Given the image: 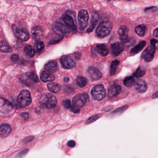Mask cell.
Returning <instances> with one entry per match:
<instances>
[{
    "mask_svg": "<svg viewBox=\"0 0 158 158\" xmlns=\"http://www.w3.org/2000/svg\"><path fill=\"white\" fill-rule=\"evenodd\" d=\"M135 80L132 76L128 77H126L123 81V84L125 86L127 87H131L135 85Z\"/></svg>",
    "mask_w": 158,
    "mask_h": 158,
    "instance_id": "f1b7e54d",
    "label": "cell"
},
{
    "mask_svg": "<svg viewBox=\"0 0 158 158\" xmlns=\"http://www.w3.org/2000/svg\"><path fill=\"white\" fill-rule=\"evenodd\" d=\"M11 131V127L8 124H4L0 126V136H7L10 134Z\"/></svg>",
    "mask_w": 158,
    "mask_h": 158,
    "instance_id": "603a6c76",
    "label": "cell"
},
{
    "mask_svg": "<svg viewBox=\"0 0 158 158\" xmlns=\"http://www.w3.org/2000/svg\"><path fill=\"white\" fill-rule=\"evenodd\" d=\"M28 152V149H25L23 150V151L19 152L17 156H16V158H22V157H23L24 156L26 155L27 152Z\"/></svg>",
    "mask_w": 158,
    "mask_h": 158,
    "instance_id": "d590c367",
    "label": "cell"
},
{
    "mask_svg": "<svg viewBox=\"0 0 158 158\" xmlns=\"http://www.w3.org/2000/svg\"><path fill=\"white\" fill-rule=\"evenodd\" d=\"M99 118V116L98 115H94V116H91L89 119L87 120L86 123H92L93 122H95L96 120H98Z\"/></svg>",
    "mask_w": 158,
    "mask_h": 158,
    "instance_id": "e575fe53",
    "label": "cell"
},
{
    "mask_svg": "<svg viewBox=\"0 0 158 158\" xmlns=\"http://www.w3.org/2000/svg\"><path fill=\"white\" fill-rule=\"evenodd\" d=\"M157 41L155 40L154 39H152L151 40H150V43L151 44L152 47H154V48H156V47H157Z\"/></svg>",
    "mask_w": 158,
    "mask_h": 158,
    "instance_id": "f6af8a7d",
    "label": "cell"
},
{
    "mask_svg": "<svg viewBox=\"0 0 158 158\" xmlns=\"http://www.w3.org/2000/svg\"><path fill=\"white\" fill-rule=\"evenodd\" d=\"M158 28H156V29L154 30V32H153V36L155 38H158Z\"/></svg>",
    "mask_w": 158,
    "mask_h": 158,
    "instance_id": "bcb514c9",
    "label": "cell"
},
{
    "mask_svg": "<svg viewBox=\"0 0 158 158\" xmlns=\"http://www.w3.org/2000/svg\"><path fill=\"white\" fill-rule=\"evenodd\" d=\"M17 102L21 108H24L29 106L32 102L30 92L26 89L22 90L17 98Z\"/></svg>",
    "mask_w": 158,
    "mask_h": 158,
    "instance_id": "277c9868",
    "label": "cell"
},
{
    "mask_svg": "<svg viewBox=\"0 0 158 158\" xmlns=\"http://www.w3.org/2000/svg\"><path fill=\"white\" fill-rule=\"evenodd\" d=\"M89 20V15L85 10H81L78 13V28L81 31H83L86 27Z\"/></svg>",
    "mask_w": 158,
    "mask_h": 158,
    "instance_id": "ba28073f",
    "label": "cell"
},
{
    "mask_svg": "<svg viewBox=\"0 0 158 158\" xmlns=\"http://www.w3.org/2000/svg\"><path fill=\"white\" fill-rule=\"evenodd\" d=\"M45 69L46 71L52 73L57 72L59 69L58 64L55 61H50L45 65Z\"/></svg>",
    "mask_w": 158,
    "mask_h": 158,
    "instance_id": "ffe728a7",
    "label": "cell"
},
{
    "mask_svg": "<svg viewBox=\"0 0 158 158\" xmlns=\"http://www.w3.org/2000/svg\"><path fill=\"white\" fill-rule=\"evenodd\" d=\"M113 24L108 21L100 23L96 30V35L98 37L103 38L110 35L112 29Z\"/></svg>",
    "mask_w": 158,
    "mask_h": 158,
    "instance_id": "6da1fadb",
    "label": "cell"
},
{
    "mask_svg": "<svg viewBox=\"0 0 158 158\" xmlns=\"http://www.w3.org/2000/svg\"><path fill=\"white\" fill-rule=\"evenodd\" d=\"M71 111L72 112L74 113H78L80 112V110L79 108H77L73 106V107H71Z\"/></svg>",
    "mask_w": 158,
    "mask_h": 158,
    "instance_id": "b9f144b4",
    "label": "cell"
},
{
    "mask_svg": "<svg viewBox=\"0 0 158 158\" xmlns=\"http://www.w3.org/2000/svg\"><path fill=\"white\" fill-rule=\"evenodd\" d=\"M135 41L134 38H128V39L124 44H126L127 46H131V45H133V44H135Z\"/></svg>",
    "mask_w": 158,
    "mask_h": 158,
    "instance_id": "74e56055",
    "label": "cell"
},
{
    "mask_svg": "<svg viewBox=\"0 0 158 158\" xmlns=\"http://www.w3.org/2000/svg\"><path fill=\"white\" fill-rule=\"evenodd\" d=\"M76 83L79 87L83 88L85 86L87 83V81L85 77H78L77 79Z\"/></svg>",
    "mask_w": 158,
    "mask_h": 158,
    "instance_id": "1f68e13d",
    "label": "cell"
},
{
    "mask_svg": "<svg viewBox=\"0 0 158 158\" xmlns=\"http://www.w3.org/2000/svg\"><path fill=\"white\" fill-rule=\"evenodd\" d=\"M88 73L90 78L93 80H98L101 79L102 75L100 71L94 67H89L88 70Z\"/></svg>",
    "mask_w": 158,
    "mask_h": 158,
    "instance_id": "2e32d148",
    "label": "cell"
},
{
    "mask_svg": "<svg viewBox=\"0 0 158 158\" xmlns=\"http://www.w3.org/2000/svg\"><path fill=\"white\" fill-rule=\"evenodd\" d=\"M40 79L44 82H52L55 79V76L52 73L44 71L41 73Z\"/></svg>",
    "mask_w": 158,
    "mask_h": 158,
    "instance_id": "44dd1931",
    "label": "cell"
},
{
    "mask_svg": "<svg viewBox=\"0 0 158 158\" xmlns=\"http://www.w3.org/2000/svg\"><path fill=\"white\" fill-rule=\"evenodd\" d=\"M99 19V15L97 12H94L92 14V17H91V22H90V24L89 27L88 28L87 30V32L88 33H90L93 32L94 28L96 27L97 23H98V21Z\"/></svg>",
    "mask_w": 158,
    "mask_h": 158,
    "instance_id": "d6986e66",
    "label": "cell"
},
{
    "mask_svg": "<svg viewBox=\"0 0 158 158\" xmlns=\"http://www.w3.org/2000/svg\"><path fill=\"white\" fill-rule=\"evenodd\" d=\"M45 45L43 42L41 41H37L35 44V48L37 52H40L44 49Z\"/></svg>",
    "mask_w": 158,
    "mask_h": 158,
    "instance_id": "d6a6232c",
    "label": "cell"
},
{
    "mask_svg": "<svg viewBox=\"0 0 158 158\" xmlns=\"http://www.w3.org/2000/svg\"><path fill=\"white\" fill-rule=\"evenodd\" d=\"M63 21L66 26L73 32L77 31L76 21L73 12L71 11H67L62 17Z\"/></svg>",
    "mask_w": 158,
    "mask_h": 158,
    "instance_id": "3957f363",
    "label": "cell"
},
{
    "mask_svg": "<svg viewBox=\"0 0 158 158\" xmlns=\"http://www.w3.org/2000/svg\"><path fill=\"white\" fill-rule=\"evenodd\" d=\"M147 28L144 25L138 26L135 28V32L140 37H143L146 34Z\"/></svg>",
    "mask_w": 158,
    "mask_h": 158,
    "instance_id": "83f0119b",
    "label": "cell"
},
{
    "mask_svg": "<svg viewBox=\"0 0 158 158\" xmlns=\"http://www.w3.org/2000/svg\"><path fill=\"white\" fill-rule=\"evenodd\" d=\"M21 81L26 85L31 86L35 83L38 82V78L35 73L29 72L22 76Z\"/></svg>",
    "mask_w": 158,
    "mask_h": 158,
    "instance_id": "52a82bcc",
    "label": "cell"
},
{
    "mask_svg": "<svg viewBox=\"0 0 158 158\" xmlns=\"http://www.w3.org/2000/svg\"><path fill=\"white\" fill-rule=\"evenodd\" d=\"M122 88L119 85H112L108 91L109 97H113L118 95L121 92Z\"/></svg>",
    "mask_w": 158,
    "mask_h": 158,
    "instance_id": "7402d4cb",
    "label": "cell"
},
{
    "mask_svg": "<svg viewBox=\"0 0 158 158\" xmlns=\"http://www.w3.org/2000/svg\"><path fill=\"white\" fill-rule=\"evenodd\" d=\"M52 30L55 34L61 37L69 35L71 33V30L66 26L60 22H57L53 24Z\"/></svg>",
    "mask_w": 158,
    "mask_h": 158,
    "instance_id": "5b68a950",
    "label": "cell"
},
{
    "mask_svg": "<svg viewBox=\"0 0 158 158\" xmlns=\"http://www.w3.org/2000/svg\"><path fill=\"white\" fill-rule=\"evenodd\" d=\"M61 64L63 68L65 69H71L76 66L75 61L70 56H63L60 60Z\"/></svg>",
    "mask_w": 158,
    "mask_h": 158,
    "instance_id": "30bf717a",
    "label": "cell"
},
{
    "mask_svg": "<svg viewBox=\"0 0 158 158\" xmlns=\"http://www.w3.org/2000/svg\"><path fill=\"white\" fill-rule=\"evenodd\" d=\"M146 45L145 41H142L139 42L135 47H134L130 52V54L132 55H135L142 50Z\"/></svg>",
    "mask_w": 158,
    "mask_h": 158,
    "instance_id": "d4e9b609",
    "label": "cell"
},
{
    "mask_svg": "<svg viewBox=\"0 0 158 158\" xmlns=\"http://www.w3.org/2000/svg\"><path fill=\"white\" fill-rule=\"evenodd\" d=\"M135 89L139 93H144L146 92L148 89L147 83L142 79H139L135 82Z\"/></svg>",
    "mask_w": 158,
    "mask_h": 158,
    "instance_id": "ac0fdd59",
    "label": "cell"
},
{
    "mask_svg": "<svg viewBox=\"0 0 158 158\" xmlns=\"http://www.w3.org/2000/svg\"><path fill=\"white\" fill-rule=\"evenodd\" d=\"M25 53L29 56V57L32 58L35 56V49L32 46L30 45H27L24 48Z\"/></svg>",
    "mask_w": 158,
    "mask_h": 158,
    "instance_id": "4dcf8cb0",
    "label": "cell"
},
{
    "mask_svg": "<svg viewBox=\"0 0 158 158\" xmlns=\"http://www.w3.org/2000/svg\"><path fill=\"white\" fill-rule=\"evenodd\" d=\"M20 115H21V117H22L24 120H25V121L28 120V118H29V114H28L27 113H22L20 114Z\"/></svg>",
    "mask_w": 158,
    "mask_h": 158,
    "instance_id": "60d3db41",
    "label": "cell"
},
{
    "mask_svg": "<svg viewBox=\"0 0 158 158\" xmlns=\"http://www.w3.org/2000/svg\"><path fill=\"white\" fill-rule=\"evenodd\" d=\"M57 99L55 96L49 93L44 94L40 100V106L44 108H54L57 104Z\"/></svg>",
    "mask_w": 158,
    "mask_h": 158,
    "instance_id": "7a4b0ae2",
    "label": "cell"
},
{
    "mask_svg": "<svg viewBox=\"0 0 158 158\" xmlns=\"http://www.w3.org/2000/svg\"><path fill=\"white\" fill-rule=\"evenodd\" d=\"M88 99L89 96L86 93L77 94L73 98V106L77 108H81L85 105Z\"/></svg>",
    "mask_w": 158,
    "mask_h": 158,
    "instance_id": "9c48e42d",
    "label": "cell"
},
{
    "mask_svg": "<svg viewBox=\"0 0 158 158\" xmlns=\"http://www.w3.org/2000/svg\"><path fill=\"white\" fill-rule=\"evenodd\" d=\"M13 29L16 37L23 41H26L30 38L29 33L24 28H18L15 26L13 27Z\"/></svg>",
    "mask_w": 158,
    "mask_h": 158,
    "instance_id": "8fae6325",
    "label": "cell"
},
{
    "mask_svg": "<svg viewBox=\"0 0 158 158\" xmlns=\"http://www.w3.org/2000/svg\"><path fill=\"white\" fill-rule=\"evenodd\" d=\"M145 71L143 70H141L140 67H139L136 70L135 72L134 73L133 75L135 77H137V78H140V77H142L145 74Z\"/></svg>",
    "mask_w": 158,
    "mask_h": 158,
    "instance_id": "836d02e7",
    "label": "cell"
},
{
    "mask_svg": "<svg viewBox=\"0 0 158 158\" xmlns=\"http://www.w3.org/2000/svg\"><path fill=\"white\" fill-rule=\"evenodd\" d=\"M0 51L3 52H10L12 51L11 47L6 41L2 40L0 42Z\"/></svg>",
    "mask_w": 158,
    "mask_h": 158,
    "instance_id": "484cf974",
    "label": "cell"
},
{
    "mask_svg": "<svg viewBox=\"0 0 158 158\" xmlns=\"http://www.w3.org/2000/svg\"><path fill=\"white\" fill-rule=\"evenodd\" d=\"M123 45L120 42H116L111 46L112 55L114 57L118 56L124 50Z\"/></svg>",
    "mask_w": 158,
    "mask_h": 158,
    "instance_id": "5bb4252c",
    "label": "cell"
},
{
    "mask_svg": "<svg viewBox=\"0 0 158 158\" xmlns=\"http://www.w3.org/2000/svg\"><path fill=\"white\" fill-rule=\"evenodd\" d=\"M158 98V92H156V93H154L152 96V98L153 99L157 98Z\"/></svg>",
    "mask_w": 158,
    "mask_h": 158,
    "instance_id": "7dc6e473",
    "label": "cell"
},
{
    "mask_svg": "<svg viewBox=\"0 0 158 158\" xmlns=\"http://www.w3.org/2000/svg\"><path fill=\"white\" fill-rule=\"evenodd\" d=\"M13 106L9 101L0 98V112L4 114L9 113L13 110Z\"/></svg>",
    "mask_w": 158,
    "mask_h": 158,
    "instance_id": "4fadbf2b",
    "label": "cell"
},
{
    "mask_svg": "<svg viewBox=\"0 0 158 158\" xmlns=\"http://www.w3.org/2000/svg\"><path fill=\"white\" fill-rule=\"evenodd\" d=\"M128 29L127 27L122 26L119 28L118 34L119 35V38L121 41L124 44L128 39Z\"/></svg>",
    "mask_w": 158,
    "mask_h": 158,
    "instance_id": "e0dca14e",
    "label": "cell"
},
{
    "mask_svg": "<svg viewBox=\"0 0 158 158\" xmlns=\"http://www.w3.org/2000/svg\"><path fill=\"white\" fill-rule=\"evenodd\" d=\"M63 105L66 109H69L72 107L71 101L69 100H65L63 102Z\"/></svg>",
    "mask_w": 158,
    "mask_h": 158,
    "instance_id": "8d00e7d4",
    "label": "cell"
},
{
    "mask_svg": "<svg viewBox=\"0 0 158 158\" xmlns=\"http://www.w3.org/2000/svg\"><path fill=\"white\" fill-rule=\"evenodd\" d=\"M156 48L152 46H149L142 52L141 58L147 62H149L152 60L154 57Z\"/></svg>",
    "mask_w": 158,
    "mask_h": 158,
    "instance_id": "7c38bea8",
    "label": "cell"
},
{
    "mask_svg": "<svg viewBox=\"0 0 158 158\" xmlns=\"http://www.w3.org/2000/svg\"><path fill=\"white\" fill-rule=\"evenodd\" d=\"M67 145H68V147L73 148L76 145L75 141L73 140H70L67 142Z\"/></svg>",
    "mask_w": 158,
    "mask_h": 158,
    "instance_id": "ee69618b",
    "label": "cell"
},
{
    "mask_svg": "<svg viewBox=\"0 0 158 158\" xmlns=\"http://www.w3.org/2000/svg\"><path fill=\"white\" fill-rule=\"evenodd\" d=\"M31 33H32V38L33 39L36 41H40L43 37V29L40 27H34L32 28Z\"/></svg>",
    "mask_w": 158,
    "mask_h": 158,
    "instance_id": "9a60e30c",
    "label": "cell"
},
{
    "mask_svg": "<svg viewBox=\"0 0 158 158\" xmlns=\"http://www.w3.org/2000/svg\"><path fill=\"white\" fill-rule=\"evenodd\" d=\"M96 50L98 53L102 56H107L109 53V49L104 44L97 45L96 47Z\"/></svg>",
    "mask_w": 158,
    "mask_h": 158,
    "instance_id": "cb8c5ba5",
    "label": "cell"
},
{
    "mask_svg": "<svg viewBox=\"0 0 158 158\" xmlns=\"http://www.w3.org/2000/svg\"><path fill=\"white\" fill-rule=\"evenodd\" d=\"M119 63H120V62L117 60H115L112 63L110 72V75L111 76H112L114 75V74H115Z\"/></svg>",
    "mask_w": 158,
    "mask_h": 158,
    "instance_id": "f546056e",
    "label": "cell"
},
{
    "mask_svg": "<svg viewBox=\"0 0 158 158\" xmlns=\"http://www.w3.org/2000/svg\"><path fill=\"white\" fill-rule=\"evenodd\" d=\"M128 107L127 106H123V107H121V108H119V109H116L114 112H113V113L114 114H117L118 113H121L123 112L124 111L126 110Z\"/></svg>",
    "mask_w": 158,
    "mask_h": 158,
    "instance_id": "f35d334b",
    "label": "cell"
},
{
    "mask_svg": "<svg viewBox=\"0 0 158 158\" xmlns=\"http://www.w3.org/2000/svg\"><path fill=\"white\" fill-rule=\"evenodd\" d=\"M35 137L34 136H30L24 139L23 142L24 143H27V142H30V141H32L33 139H34Z\"/></svg>",
    "mask_w": 158,
    "mask_h": 158,
    "instance_id": "7bdbcfd3",
    "label": "cell"
},
{
    "mask_svg": "<svg viewBox=\"0 0 158 158\" xmlns=\"http://www.w3.org/2000/svg\"><path fill=\"white\" fill-rule=\"evenodd\" d=\"M48 89L52 93H58L60 89V86L58 83H50L48 85Z\"/></svg>",
    "mask_w": 158,
    "mask_h": 158,
    "instance_id": "4316f807",
    "label": "cell"
},
{
    "mask_svg": "<svg viewBox=\"0 0 158 158\" xmlns=\"http://www.w3.org/2000/svg\"><path fill=\"white\" fill-rule=\"evenodd\" d=\"M64 82L67 83V82H68L69 81H70V79H69V77H65L64 78Z\"/></svg>",
    "mask_w": 158,
    "mask_h": 158,
    "instance_id": "c3c4849f",
    "label": "cell"
},
{
    "mask_svg": "<svg viewBox=\"0 0 158 158\" xmlns=\"http://www.w3.org/2000/svg\"><path fill=\"white\" fill-rule=\"evenodd\" d=\"M91 95L93 98L97 100L103 99L106 96V90L103 85H99L94 87L91 89Z\"/></svg>",
    "mask_w": 158,
    "mask_h": 158,
    "instance_id": "8992f818",
    "label": "cell"
},
{
    "mask_svg": "<svg viewBox=\"0 0 158 158\" xmlns=\"http://www.w3.org/2000/svg\"><path fill=\"white\" fill-rule=\"evenodd\" d=\"M11 58L13 62H15L18 61L19 60V56L18 54H12Z\"/></svg>",
    "mask_w": 158,
    "mask_h": 158,
    "instance_id": "ab89813d",
    "label": "cell"
}]
</instances>
